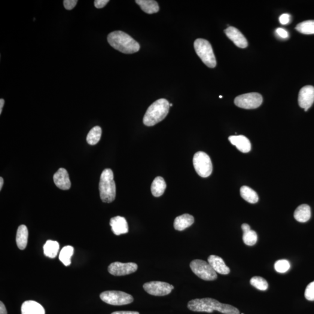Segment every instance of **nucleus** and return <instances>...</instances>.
Instances as JSON below:
<instances>
[{
  "label": "nucleus",
  "instance_id": "nucleus-1",
  "mask_svg": "<svg viewBox=\"0 0 314 314\" xmlns=\"http://www.w3.org/2000/svg\"><path fill=\"white\" fill-rule=\"evenodd\" d=\"M188 309L192 312L212 313L216 311L224 314H240L239 310L230 305L222 304L211 298H196L188 302Z\"/></svg>",
  "mask_w": 314,
  "mask_h": 314
},
{
  "label": "nucleus",
  "instance_id": "nucleus-2",
  "mask_svg": "<svg viewBox=\"0 0 314 314\" xmlns=\"http://www.w3.org/2000/svg\"><path fill=\"white\" fill-rule=\"evenodd\" d=\"M111 46L124 54H133L140 50V45L135 39L124 32H112L108 36Z\"/></svg>",
  "mask_w": 314,
  "mask_h": 314
},
{
  "label": "nucleus",
  "instance_id": "nucleus-3",
  "mask_svg": "<svg viewBox=\"0 0 314 314\" xmlns=\"http://www.w3.org/2000/svg\"><path fill=\"white\" fill-rule=\"evenodd\" d=\"M170 104L167 100L161 99L155 101L149 106L143 118L146 126H152L164 120L168 114Z\"/></svg>",
  "mask_w": 314,
  "mask_h": 314
},
{
  "label": "nucleus",
  "instance_id": "nucleus-4",
  "mask_svg": "<svg viewBox=\"0 0 314 314\" xmlns=\"http://www.w3.org/2000/svg\"><path fill=\"white\" fill-rule=\"evenodd\" d=\"M99 191L103 202L110 203L114 201L116 197V185L114 173L111 169L104 170L101 175Z\"/></svg>",
  "mask_w": 314,
  "mask_h": 314
},
{
  "label": "nucleus",
  "instance_id": "nucleus-5",
  "mask_svg": "<svg viewBox=\"0 0 314 314\" xmlns=\"http://www.w3.org/2000/svg\"><path fill=\"white\" fill-rule=\"evenodd\" d=\"M194 47L197 56L209 68H214L216 65V58L211 44L203 39H197L194 42Z\"/></svg>",
  "mask_w": 314,
  "mask_h": 314
},
{
  "label": "nucleus",
  "instance_id": "nucleus-6",
  "mask_svg": "<svg viewBox=\"0 0 314 314\" xmlns=\"http://www.w3.org/2000/svg\"><path fill=\"white\" fill-rule=\"evenodd\" d=\"M190 267L195 275L200 279L211 281L217 279V273L207 262L201 260H194L191 262Z\"/></svg>",
  "mask_w": 314,
  "mask_h": 314
},
{
  "label": "nucleus",
  "instance_id": "nucleus-7",
  "mask_svg": "<svg viewBox=\"0 0 314 314\" xmlns=\"http://www.w3.org/2000/svg\"><path fill=\"white\" fill-rule=\"evenodd\" d=\"M193 166L197 174L202 178H207L212 172V164L211 158L206 152H197L193 160Z\"/></svg>",
  "mask_w": 314,
  "mask_h": 314
},
{
  "label": "nucleus",
  "instance_id": "nucleus-8",
  "mask_svg": "<svg viewBox=\"0 0 314 314\" xmlns=\"http://www.w3.org/2000/svg\"><path fill=\"white\" fill-rule=\"evenodd\" d=\"M101 299L105 303L112 306H124L132 303V295L121 291H105L101 293Z\"/></svg>",
  "mask_w": 314,
  "mask_h": 314
},
{
  "label": "nucleus",
  "instance_id": "nucleus-9",
  "mask_svg": "<svg viewBox=\"0 0 314 314\" xmlns=\"http://www.w3.org/2000/svg\"><path fill=\"white\" fill-rule=\"evenodd\" d=\"M263 101V97L260 94L250 93L236 97L234 104L238 107L243 109H255L262 105Z\"/></svg>",
  "mask_w": 314,
  "mask_h": 314
},
{
  "label": "nucleus",
  "instance_id": "nucleus-10",
  "mask_svg": "<svg viewBox=\"0 0 314 314\" xmlns=\"http://www.w3.org/2000/svg\"><path fill=\"white\" fill-rule=\"evenodd\" d=\"M143 288L147 293L151 295L164 296L170 294L174 289V286L167 282L152 281L145 283Z\"/></svg>",
  "mask_w": 314,
  "mask_h": 314
},
{
  "label": "nucleus",
  "instance_id": "nucleus-11",
  "mask_svg": "<svg viewBox=\"0 0 314 314\" xmlns=\"http://www.w3.org/2000/svg\"><path fill=\"white\" fill-rule=\"evenodd\" d=\"M138 269V265L133 263H122L115 262L109 265V273L114 276H124L135 272Z\"/></svg>",
  "mask_w": 314,
  "mask_h": 314
},
{
  "label": "nucleus",
  "instance_id": "nucleus-12",
  "mask_svg": "<svg viewBox=\"0 0 314 314\" xmlns=\"http://www.w3.org/2000/svg\"><path fill=\"white\" fill-rule=\"evenodd\" d=\"M298 105L305 111H307L314 102V87L306 86L301 88L298 94Z\"/></svg>",
  "mask_w": 314,
  "mask_h": 314
},
{
  "label": "nucleus",
  "instance_id": "nucleus-13",
  "mask_svg": "<svg viewBox=\"0 0 314 314\" xmlns=\"http://www.w3.org/2000/svg\"><path fill=\"white\" fill-rule=\"evenodd\" d=\"M225 34L227 37L234 42L236 46L245 48L248 47V42L240 30L236 27L230 26L225 30Z\"/></svg>",
  "mask_w": 314,
  "mask_h": 314
},
{
  "label": "nucleus",
  "instance_id": "nucleus-14",
  "mask_svg": "<svg viewBox=\"0 0 314 314\" xmlns=\"http://www.w3.org/2000/svg\"><path fill=\"white\" fill-rule=\"evenodd\" d=\"M55 184L62 190H69L71 187L68 172L65 168L61 167L53 176Z\"/></svg>",
  "mask_w": 314,
  "mask_h": 314
},
{
  "label": "nucleus",
  "instance_id": "nucleus-15",
  "mask_svg": "<svg viewBox=\"0 0 314 314\" xmlns=\"http://www.w3.org/2000/svg\"><path fill=\"white\" fill-rule=\"evenodd\" d=\"M112 230L115 235H121L129 231V227L126 219L123 216H117L112 218L109 222Z\"/></svg>",
  "mask_w": 314,
  "mask_h": 314
},
{
  "label": "nucleus",
  "instance_id": "nucleus-16",
  "mask_svg": "<svg viewBox=\"0 0 314 314\" xmlns=\"http://www.w3.org/2000/svg\"><path fill=\"white\" fill-rule=\"evenodd\" d=\"M208 263L211 265L216 273L221 275H228L230 272L229 268L221 257L215 255H210L208 258Z\"/></svg>",
  "mask_w": 314,
  "mask_h": 314
},
{
  "label": "nucleus",
  "instance_id": "nucleus-17",
  "mask_svg": "<svg viewBox=\"0 0 314 314\" xmlns=\"http://www.w3.org/2000/svg\"><path fill=\"white\" fill-rule=\"evenodd\" d=\"M229 140L231 145L235 146L236 148L243 153H248L251 150V143L245 136H231L229 137Z\"/></svg>",
  "mask_w": 314,
  "mask_h": 314
},
{
  "label": "nucleus",
  "instance_id": "nucleus-18",
  "mask_svg": "<svg viewBox=\"0 0 314 314\" xmlns=\"http://www.w3.org/2000/svg\"><path fill=\"white\" fill-rule=\"evenodd\" d=\"M22 314H45V310L38 302L29 300L24 302L21 307Z\"/></svg>",
  "mask_w": 314,
  "mask_h": 314
},
{
  "label": "nucleus",
  "instance_id": "nucleus-19",
  "mask_svg": "<svg viewBox=\"0 0 314 314\" xmlns=\"http://www.w3.org/2000/svg\"><path fill=\"white\" fill-rule=\"evenodd\" d=\"M194 222V218L193 216L188 214H185L175 218L173 227H174L175 230L182 231L191 227Z\"/></svg>",
  "mask_w": 314,
  "mask_h": 314
},
{
  "label": "nucleus",
  "instance_id": "nucleus-20",
  "mask_svg": "<svg viewBox=\"0 0 314 314\" xmlns=\"http://www.w3.org/2000/svg\"><path fill=\"white\" fill-rule=\"evenodd\" d=\"M312 216L310 207L307 204H302L298 206L294 213V217L298 222L304 223L310 220Z\"/></svg>",
  "mask_w": 314,
  "mask_h": 314
},
{
  "label": "nucleus",
  "instance_id": "nucleus-21",
  "mask_svg": "<svg viewBox=\"0 0 314 314\" xmlns=\"http://www.w3.org/2000/svg\"><path fill=\"white\" fill-rule=\"evenodd\" d=\"M28 230L25 225H20L18 229L16 242L18 248L21 251L25 249L27 245V240H28Z\"/></svg>",
  "mask_w": 314,
  "mask_h": 314
},
{
  "label": "nucleus",
  "instance_id": "nucleus-22",
  "mask_svg": "<svg viewBox=\"0 0 314 314\" xmlns=\"http://www.w3.org/2000/svg\"><path fill=\"white\" fill-rule=\"evenodd\" d=\"M135 2L145 13L148 14L157 13L160 10L157 2L154 0H136Z\"/></svg>",
  "mask_w": 314,
  "mask_h": 314
},
{
  "label": "nucleus",
  "instance_id": "nucleus-23",
  "mask_svg": "<svg viewBox=\"0 0 314 314\" xmlns=\"http://www.w3.org/2000/svg\"><path fill=\"white\" fill-rule=\"evenodd\" d=\"M167 188L166 182L163 177L158 176L152 183L151 191L154 197H158L162 196Z\"/></svg>",
  "mask_w": 314,
  "mask_h": 314
},
{
  "label": "nucleus",
  "instance_id": "nucleus-24",
  "mask_svg": "<svg viewBox=\"0 0 314 314\" xmlns=\"http://www.w3.org/2000/svg\"><path fill=\"white\" fill-rule=\"evenodd\" d=\"M60 245L57 241L47 240L43 246L44 254L47 257L54 258L57 257Z\"/></svg>",
  "mask_w": 314,
  "mask_h": 314
},
{
  "label": "nucleus",
  "instance_id": "nucleus-25",
  "mask_svg": "<svg viewBox=\"0 0 314 314\" xmlns=\"http://www.w3.org/2000/svg\"><path fill=\"white\" fill-rule=\"evenodd\" d=\"M240 195L244 200L249 203H257L259 200L257 193L252 188L246 186H243L240 188Z\"/></svg>",
  "mask_w": 314,
  "mask_h": 314
},
{
  "label": "nucleus",
  "instance_id": "nucleus-26",
  "mask_svg": "<svg viewBox=\"0 0 314 314\" xmlns=\"http://www.w3.org/2000/svg\"><path fill=\"white\" fill-rule=\"evenodd\" d=\"M74 249L71 246L64 247L60 253L59 259L66 267L71 264V257L74 254Z\"/></svg>",
  "mask_w": 314,
  "mask_h": 314
},
{
  "label": "nucleus",
  "instance_id": "nucleus-27",
  "mask_svg": "<svg viewBox=\"0 0 314 314\" xmlns=\"http://www.w3.org/2000/svg\"><path fill=\"white\" fill-rule=\"evenodd\" d=\"M102 130L99 126L94 127L90 130L87 136L86 140L88 144L96 145L100 140L102 137Z\"/></svg>",
  "mask_w": 314,
  "mask_h": 314
},
{
  "label": "nucleus",
  "instance_id": "nucleus-28",
  "mask_svg": "<svg viewBox=\"0 0 314 314\" xmlns=\"http://www.w3.org/2000/svg\"><path fill=\"white\" fill-rule=\"evenodd\" d=\"M295 29L304 35L314 34V21L310 20L304 21L295 27Z\"/></svg>",
  "mask_w": 314,
  "mask_h": 314
},
{
  "label": "nucleus",
  "instance_id": "nucleus-29",
  "mask_svg": "<svg viewBox=\"0 0 314 314\" xmlns=\"http://www.w3.org/2000/svg\"><path fill=\"white\" fill-rule=\"evenodd\" d=\"M251 283L252 286H254L256 289L260 290V291H266L268 288V283L267 280L260 276L252 277L251 280Z\"/></svg>",
  "mask_w": 314,
  "mask_h": 314
},
{
  "label": "nucleus",
  "instance_id": "nucleus-30",
  "mask_svg": "<svg viewBox=\"0 0 314 314\" xmlns=\"http://www.w3.org/2000/svg\"><path fill=\"white\" fill-rule=\"evenodd\" d=\"M257 234L255 231L251 230L243 233V240L245 245L252 246L255 245L257 242Z\"/></svg>",
  "mask_w": 314,
  "mask_h": 314
},
{
  "label": "nucleus",
  "instance_id": "nucleus-31",
  "mask_svg": "<svg viewBox=\"0 0 314 314\" xmlns=\"http://www.w3.org/2000/svg\"><path fill=\"white\" fill-rule=\"evenodd\" d=\"M274 267L277 272L283 273L289 271L291 264L288 260H280L276 262Z\"/></svg>",
  "mask_w": 314,
  "mask_h": 314
},
{
  "label": "nucleus",
  "instance_id": "nucleus-32",
  "mask_svg": "<svg viewBox=\"0 0 314 314\" xmlns=\"http://www.w3.org/2000/svg\"><path fill=\"white\" fill-rule=\"evenodd\" d=\"M304 295L307 300L314 301V281L307 286Z\"/></svg>",
  "mask_w": 314,
  "mask_h": 314
},
{
  "label": "nucleus",
  "instance_id": "nucleus-33",
  "mask_svg": "<svg viewBox=\"0 0 314 314\" xmlns=\"http://www.w3.org/2000/svg\"><path fill=\"white\" fill-rule=\"evenodd\" d=\"M78 1L76 0H65L63 1L64 7L67 10H71L74 9L76 4H77Z\"/></svg>",
  "mask_w": 314,
  "mask_h": 314
},
{
  "label": "nucleus",
  "instance_id": "nucleus-34",
  "mask_svg": "<svg viewBox=\"0 0 314 314\" xmlns=\"http://www.w3.org/2000/svg\"><path fill=\"white\" fill-rule=\"evenodd\" d=\"M290 20H291V15L288 14H282L279 17L280 23L282 25H287L289 23Z\"/></svg>",
  "mask_w": 314,
  "mask_h": 314
},
{
  "label": "nucleus",
  "instance_id": "nucleus-35",
  "mask_svg": "<svg viewBox=\"0 0 314 314\" xmlns=\"http://www.w3.org/2000/svg\"><path fill=\"white\" fill-rule=\"evenodd\" d=\"M276 32L277 35L282 39H287L289 38V33L284 29L277 28L276 30Z\"/></svg>",
  "mask_w": 314,
  "mask_h": 314
},
{
  "label": "nucleus",
  "instance_id": "nucleus-36",
  "mask_svg": "<svg viewBox=\"0 0 314 314\" xmlns=\"http://www.w3.org/2000/svg\"><path fill=\"white\" fill-rule=\"evenodd\" d=\"M109 2L108 0H96L94 1V6L97 8H103Z\"/></svg>",
  "mask_w": 314,
  "mask_h": 314
},
{
  "label": "nucleus",
  "instance_id": "nucleus-37",
  "mask_svg": "<svg viewBox=\"0 0 314 314\" xmlns=\"http://www.w3.org/2000/svg\"><path fill=\"white\" fill-rule=\"evenodd\" d=\"M0 314H7L5 305L2 301L0 302Z\"/></svg>",
  "mask_w": 314,
  "mask_h": 314
},
{
  "label": "nucleus",
  "instance_id": "nucleus-38",
  "mask_svg": "<svg viewBox=\"0 0 314 314\" xmlns=\"http://www.w3.org/2000/svg\"><path fill=\"white\" fill-rule=\"evenodd\" d=\"M242 229L243 231V233H246L247 231H249L251 230V227L247 224H243L242 225Z\"/></svg>",
  "mask_w": 314,
  "mask_h": 314
},
{
  "label": "nucleus",
  "instance_id": "nucleus-39",
  "mask_svg": "<svg viewBox=\"0 0 314 314\" xmlns=\"http://www.w3.org/2000/svg\"><path fill=\"white\" fill-rule=\"evenodd\" d=\"M111 314H140L136 312H116L112 313Z\"/></svg>",
  "mask_w": 314,
  "mask_h": 314
},
{
  "label": "nucleus",
  "instance_id": "nucleus-40",
  "mask_svg": "<svg viewBox=\"0 0 314 314\" xmlns=\"http://www.w3.org/2000/svg\"><path fill=\"white\" fill-rule=\"evenodd\" d=\"M4 103L5 102L4 99H1L0 100V114H1L2 113V108L3 106H4Z\"/></svg>",
  "mask_w": 314,
  "mask_h": 314
},
{
  "label": "nucleus",
  "instance_id": "nucleus-41",
  "mask_svg": "<svg viewBox=\"0 0 314 314\" xmlns=\"http://www.w3.org/2000/svg\"><path fill=\"white\" fill-rule=\"evenodd\" d=\"M3 184H4V179L1 177L0 178V190H1Z\"/></svg>",
  "mask_w": 314,
  "mask_h": 314
},
{
  "label": "nucleus",
  "instance_id": "nucleus-42",
  "mask_svg": "<svg viewBox=\"0 0 314 314\" xmlns=\"http://www.w3.org/2000/svg\"><path fill=\"white\" fill-rule=\"evenodd\" d=\"M222 97H222V96H219V98L221 99V98H222Z\"/></svg>",
  "mask_w": 314,
  "mask_h": 314
},
{
  "label": "nucleus",
  "instance_id": "nucleus-43",
  "mask_svg": "<svg viewBox=\"0 0 314 314\" xmlns=\"http://www.w3.org/2000/svg\"><path fill=\"white\" fill-rule=\"evenodd\" d=\"M173 106L172 104H170V106Z\"/></svg>",
  "mask_w": 314,
  "mask_h": 314
}]
</instances>
